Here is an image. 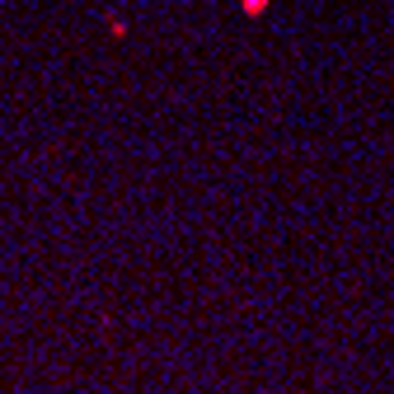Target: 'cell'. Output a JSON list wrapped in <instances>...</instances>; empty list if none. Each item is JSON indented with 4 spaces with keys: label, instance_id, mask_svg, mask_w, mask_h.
Returning a JSON list of instances; mask_svg holds the SVG:
<instances>
[{
    "label": "cell",
    "instance_id": "1",
    "mask_svg": "<svg viewBox=\"0 0 394 394\" xmlns=\"http://www.w3.org/2000/svg\"><path fill=\"white\" fill-rule=\"evenodd\" d=\"M263 5H267V0H244V10H249V14H259Z\"/></svg>",
    "mask_w": 394,
    "mask_h": 394
}]
</instances>
